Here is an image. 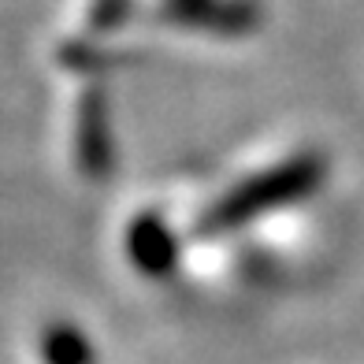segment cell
Wrapping results in <instances>:
<instances>
[{
	"mask_svg": "<svg viewBox=\"0 0 364 364\" xmlns=\"http://www.w3.org/2000/svg\"><path fill=\"white\" fill-rule=\"evenodd\" d=\"M312 175H316V168H312V164H294V168H283V171L268 175L264 182H257L253 190L245 186V193L230 197V201L216 212V216H220L223 223H238V220H245L250 212H257V208H264V205H279V201H287V197L301 193L309 182H312ZM220 220H216V223H220Z\"/></svg>",
	"mask_w": 364,
	"mask_h": 364,
	"instance_id": "1",
	"label": "cell"
}]
</instances>
